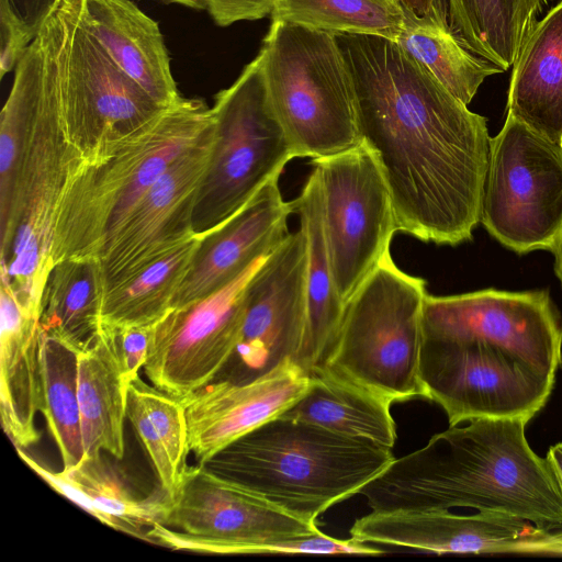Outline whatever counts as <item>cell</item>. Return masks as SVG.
<instances>
[{"instance_id":"cell-18","label":"cell","mask_w":562,"mask_h":562,"mask_svg":"<svg viewBox=\"0 0 562 562\" xmlns=\"http://www.w3.org/2000/svg\"><path fill=\"white\" fill-rule=\"evenodd\" d=\"M310 379L296 363L285 361L252 380L221 379L179 398L196 463L204 464L236 439L281 415L304 394Z\"/></svg>"},{"instance_id":"cell-43","label":"cell","mask_w":562,"mask_h":562,"mask_svg":"<svg viewBox=\"0 0 562 562\" xmlns=\"http://www.w3.org/2000/svg\"><path fill=\"white\" fill-rule=\"evenodd\" d=\"M396 1V0H395Z\"/></svg>"},{"instance_id":"cell-15","label":"cell","mask_w":562,"mask_h":562,"mask_svg":"<svg viewBox=\"0 0 562 562\" xmlns=\"http://www.w3.org/2000/svg\"><path fill=\"white\" fill-rule=\"evenodd\" d=\"M307 244L290 233L252 274L237 349L226 378L245 382L285 361L296 363L307 322Z\"/></svg>"},{"instance_id":"cell-30","label":"cell","mask_w":562,"mask_h":562,"mask_svg":"<svg viewBox=\"0 0 562 562\" xmlns=\"http://www.w3.org/2000/svg\"><path fill=\"white\" fill-rule=\"evenodd\" d=\"M126 417L150 459L160 488L171 496L190 451L181 401L138 376L128 385Z\"/></svg>"},{"instance_id":"cell-21","label":"cell","mask_w":562,"mask_h":562,"mask_svg":"<svg viewBox=\"0 0 562 562\" xmlns=\"http://www.w3.org/2000/svg\"><path fill=\"white\" fill-rule=\"evenodd\" d=\"M20 458L58 494L95 517L102 524L148 542L149 529L160 521L168 495L159 492L138 496L102 452L85 457L77 465L53 471L38 463L23 449Z\"/></svg>"},{"instance_id":"cell-3","label":"cell","mask_w":562,"mask_h":562,"mask_svg":"<svg viewBox=\"0 0 562 562\" xmlns=\"http://www.w3.org/2000/svg\"><path fill=\"white\" fill-rule=\"evenodd\" d=\"M63 13L37 34L15 66L0 121V274L19 301L40 311L52 269L50 239L59 198L85 161L71 142L60 94Z\"/></svg>"},{"instance_id":"cell-7","label":"cell","mask_w":562,"mask_h":562,"mask_svg":"<svg viewBox=\"0 0 562 562\" xmlns=\"http://www.w3.org/2000/svg\"><path fill=\"white\" fill-rule=\"evenodd\" d=\"M259 54L295 157L322 158L361 142L353 79L336 34L272 21Z\"/></svg>"},{"instance_id":"cell-4","label":"cell","mask_w":562,"mask_h":562,"mask_svg":"<svg viewBox=\"0 0 562 562\" xmlns=\"http://www.w3.org/2000/svg\"><path fill=\"white\" fill-rule=\"evenodd\" d=\"M519 418H474L450 426L393 462L359 494L371 512L499 510L538 527L562 528V493L546 458L528 445Z\"/></svg>"},{"instance_id":"cell-31","label":"cell","mask_w":562,"mask_h":562,"mask_svg":"<svg viewBox=\"0 0 562 562\" xmlns=\"http://www.w3.org/2000/svg\"><path fill=\"white\" fill-rule=\"evenodd\" d=\"M395 42L467 105L486 77L504 71L470 52L452 34L450 27L406 16Z\"/></svg>"},{"instance_id":"cell-32","label":"cell","mask_w":562,"mask_h":562,"mask_svg":"<svg viewBox=\"0 0 562 562\" xmlns=\"http://www.w3.org/2000/svg\"><path fill=\"white\" fill-rule=\"evenodd\" d=\"M42 414L64 468L85 458L78 396L79 351L41 331Z\"/></svg>"},{"instance_id":"cell-11","label":"cell","mask_w":562,"mask_h":562,"mask_svg":"<svg viewBox=\"0 0 562 562\" xmlns=\"http://www.w3.org/2000/svg\"><path fill=\"white\" fill-rule=\"evenodd\" d=\"M480 223L517 254L551 251L562 233V143L506 115L491 138Z\"/></svg>"},{"instance_id":"cell-1","label":"cell","mask_w":562,"mask_h":562,"mask_svg":"<svg viewBox=\"0 0 562 562\" xmlns=\"http://www.w3.org/2000/svg\"><path fill=\"white\" fill-rule=\"evenodd\" d=\"M336 37L353 79L361 140L384 173L396 231L437 245L471 240L490 157L486 119L395 41Z\"/></svg>"},{"instance_id":"cell-13","label":"cell","mask_w":562,"mask_h":562,"mask_svg":"<svg viewBox=\"0 0 562 562\" xmlns=\"http://www.w3.org/2000/svg\"><path fill=\"white\" fill-rule=\"evenodd\" d=\"M71 0L60 53V94L71 142L85 160L156 116L165 108L126 75L81 19Z\"/></svg>"},{"instance_id":"cell-28","label":"cell","mask_w":562,"mask_h":562,"mask_svg":"<svg viewBox=\"0 0 562 562\" xmlns=\"http://www.w3.org/2000/svg\"><path fill=\"white\" fill-rule=\"evenodd\" d=\"M201 238L194 236L126 279L105 289L100 329L151 328L173 306Z\"/></svg>"},{"instance_id":"cell-8","label":"cell","mask_w":562,"mask_h":562,"mask_svg":"<svg viewBox=\"0 0 562 562\" xmlns=\"http://www.w3.org/2000/svg\"><path fill=\"white\" fill-rule=\"evenodd\" d=\"M426 295V281L402 271L387 252L346 303L336 338L316 370L391 403L425 398L419 367Z\"/></svg>"},{"instance_id":"cell-33","label":"cell","mask_w":562,"mask_h":562,"mask_svg":"<svg viewBox=\"0 0 562 562\" xmlns=\"http://www.w3.org/2000/svg\"><path fill=\"white\" fill-rule=\"evenodd\" d=\"M271 18L334 34H368L395 41L406 14L395 0H276Z\"/></svg>"},{"instance_id":"cell-2","label":"cell","mask_w":562,"mask_h":562,"mask_svg":"<svg viewBox=\"0 0 562 562\" xmlns=\"http://www.w3.org/2000/svg\"><path fill=\"white\" fill-rule=\"evenodd\" d=\"M419 376L449 426L474 418L529 422L562 364V318L546 290L485 289L423 307Z\"/></svg>"},{"instance_id":"cell-38","label":"cell","mask_w":562,"mask_h":562,"mask_svg":"<svg viewBox=\"0 0 562 562\" xmlns=\"http://www.w3.org/2000/svg\"><path fill=\"white\" fill-rule=\"evenodd\" d=\"M63 0H0L13 15L37 34Z\"/></svg>"},{"instance_id":"cell-5","label":"cell","mask_w":562,"mask_h":562,"mask_svg":"<svg viewBox=\"0 0 562 562\" xmlns=\"http://www.w3.org/2000/svg\"><path fill=\"white\" fill-rule=\"evenodd\" d=\"M213 123L212 110L203 101L180 98L86 159L57 203L52 268L68 259L97 260L147 190Z\"/></svg>"},{"instance_id":"cell-12","label":"cell","mask_w":562,"mask_h":562,"mask_svg":"<svg viewBox=\"0 0 562 562\" xmlns=\"http://www.w3.org/2000/svg\"><path fill=\"white\" fill-rule=\"evenodd\" d=\"M312 165L321 182L334 280L346 305L390 252L397 232L393 202L378 157L362 140L341 153L312 159Z\"/></svg>"},{"instance_id":"cell-37","label":"cell","mask_w":562,"mask_h":562,"mask_svg":"<svg viewBox=\"0 0 562 562\" xmlns=\"http://www.w3.org/2000/svg\"><path fill=\"white\" fill-rule=\"evenodd\" d=\"M276 0H205L215 23L227 26L238 21L259 20L271 14Z\"/></svg>"},{"instance_id":"cell-16","label":"cell","mask_w":562,"mask_h":562,"mask_svg":"<svg viewBox=\"0 0 562 562\" xmlns=\"http://www.w3.org/2000/svg\"><path fill=\"white\" fill-rule=\"evenodd\" d=\"M214 144V123L147 190L97 258L106 288L126 279L195 236L196 196Z\"/></svg>"},{"instance_id":"cell-29","label":"cell","mask_w":562,"mask_h":562,"mask_svg":"<svg viewBox=\"0 0 562 562\" xmlns=\"http://www.w3.org/2000/svg\"><path fill=\"white\" fill-rule=\"evenodd\" d=\"M551 0H445L452 34L473 54L508 70Z\"/></svg>"},{"instance_id":"cell-17","label":"cell","mask_w":562,"mask_h":562,"mask_svg":"<svg viewBox=\"0 0 562 562\" xmlns=\"http://www.w3.org/2000/svg\"><path fill=\"white\" fill-rule=\"evenodd\" d=\"M351 538L437 554L557 552L562 553V528H541L499 510L457 515L450 510L370 514L357 519Z\"/></svg>"},{"instance_id":"cell-25","label":"cell","mask_w":562,"mask_h":562,"mask_svg":"<svg viewBox=\"0 0 562 562\" xmlns=\"http://www.w3.org/2000/svg\"><path fill=\"white\" fill-rule=\"evenodd\" d=\"M310 376L307 390L281 416L393 448L397 437L393 403L324 370Z\"/></svg>"},{"instance_id":"cell-42","label":"cell","mask_w":562,"mask_h":562,"mask_svg":"<svg viewBox=\"0 0 562 562\" xmlns=\"http://www.w3.org/2000/svg\"><path fill=\"white\" fill-rule=\"evenodd\" d=\"M162 1L178 3V4H181V5L191 8V9H196V10L206 8L205 0H162Z\"/></svg>"},{"instance_id":"cell-35","label":"cell","mask_w":562,"mask_h":562,"mask_svg":"<svg viewBox=\"0 0 562 562\" xmlns=\"http://www.w3.org/2000/svg\"><path fill=\"white\" fill-rule=\"evenodd\" d=\"M106 335L119 357L124 376L128 384L138 378L139 369L144 367L147 358L150 328L124 327L115 329H100Z\"/></svg>"},{"instance_id":"cell-9","label":"cell","mask_w":562,"mask_h":562,"mask_svg":"<svg viewBox=\"0 0 562 562\" xmlns=\"http://www.w3.org/2000/svg\"><path fill=\"white\" fill-rule=\"evenodd\" d=\"M211 110L213 150L192 218L199 238L234 216L296 158L270 104L260 54L215 95Z\"/></svg>"},{"instance_id":"cell-27","label":"cell","mask_w":562,"mask_h":562,"mask_svg":"<svg viewBox=\"0 0 562 562\" xmlns=\"http://www.w3.org/2000/svg\"><path fill=\"white\" fill-rule=\"evenodd\" d=\"M104 283L94 259H68L53 266L44 284L40 329L79 352L100 335Z\"/></svg>"},{"instance_id":"cell-23","label":"cell","mask_w":562,"mask_h":562,"mask_svg":"<svg viewBox=\"0 0 562 562\" xmlns=\"http://www.w3.org/2000/svg\"><path fill=\"white\" fill-rule=\"evenodd\" d=\"M513 66L507 116L562 143V1L536 22Z\"/></svg>"},{"instance_id":"cell-22","label":"cell","mask_w":562,"mask_h":562,"mask_svg":"<svg viewBox=\"0 0 562 562\" xmlns=\"http://www.w3.org/2000/svg\"><path fill=\"white\" fill-rule=\"evenodd\" d=\"M81 19L116 65L154 100L181 97L158 23L131 0H82Z\"/></svg>"},{"instance_id":"cell-26","label":"cell","mask_w":562,"mask_h":562,"mask_svg":"<svg viewBox=\"0 0 562 562\" xmlns=\"http://www.w3.org/2000/svg\"><path fill=\"white\" fill-rule=\"evenodd\" d=\"M128 385L111 339L100 331L94 342L79 352L78 396L85 457L108 452L123 458Z\"/></svg>"},{"instance_id":"cell-6","label":"cell","mask_w":562,"mask_h":562,"mask_svg":"<svg viewBox=\"0 0 562 562\" xmlns=\"http://www.w3.org/2000/svg\"><path fill=\"white\" fill-rule=\"evenodd\" d=\"M395 459L392 449L306 422L277 416L204 463L283 510L315 521Z\"/></svg>"},{"instance_id":"cell-40","label":"cell","mask_w":562,"mask_h":562,"mask_svg":"<svg viewBox=\"0 0 562 562\" xmlns=\"http://www.w3.org/2000/svg\"><path fill=\"white\" fill-rule=\"evenodd\" d=\"M546 459L550 464V468L562 493V442L552 446L549 449Z\"/></svg>"},{"instance_id":"cell-41","label":"cell","mask_w":562,"mask_h":562,"mask_svg":"<svg viewBox=\"0 0 562 562\" xmlns=\"http://www.w3.org/2000/svg\"><path fill=\"white\" fill-rule=\"evenodd\" d=\"M551 252L554 256L555 274L562 284V233Z\"/></svg>"},{"instance_id":"cell-19","label":"cell","mask_w":562,"mask_h":562,"mask_svg":"<svg viewBox=\"0 0 562 562\" xmlns=\"http://www.w3.org/2000/svg\"><path fill=\"white\" fill-rule=\"evenodd\" d=\"M293 204L283 200L279 177L271 179L234 216L201 238L173 307L203 299L229 284L290 233Z\"/></svg>"},{"instance_id":"cell-24","label":"cell","mask_w":562,"mask_h":562,"mask_svg":"<svg viewBox=\"0 0 562 562\" xmlns=\"http://www.w3.org/2000/svg\"><path fill=\"white\" fill-rule=\"evenodd\" d=\"M292 204L307 244V322L296 364L311 375L326 358L345 311L334 280L324 231L321 182L315 169Z\"/></svg>"},{"instance_id":"cell-20","label":"cell","mask_w":562,"mask_h":562,"mask_svg":"<svg viewBox=\"0 0 562 562\" xmlns=\"http://www.w3.org/2000/svg\"><path fill=\"white\" fill-rule=\"evenodd\" d=\"M0 415L16 449L40 440L35 419L43 404L40 316L0 285Z\"/></svg>"},{"instance_id":"cell-10","label":"cell","mask_w":562,"mask_h":562,"mask_svg":"<svg viewBox=\"0 0 562 562\" xmlns=\"http://www.w3.org/2000/svg\"><path fill=\"white\" fill-rule=\"evenodd\" d=\"M255 492L210 470L186 465L148 542L212 554H262L272 542L318 531Z\"/></svg>"},{"instance_id":"cell-34","label":"cell","mask_w":562,"mask_h":562,"mask_svg":"<svg viewBox=\"0 0 562 562\" xmlns=\"http://www.w3.org/2000/svg\"><path fill=\"white\" fill-rule=\"evenodd\" d=\"M383 550L353 538L341 540L323 533L321 530L282 539L267 546L263 554H326V555H368L383 554Z\"/></svg>"},{"instance_id":"cell-36","label":"cell","mask_w":562,"mask_h":562,"mask_svg":"<svg viewBox=\"0 0 562 562\" xmlns=\"http://www.w3.org/2000/svg\"><path fill=\"white\" fill-rule=\"evenodd\" d=\"M37 34L20 22L9 8L0 2V76L13 68Z\"/></svg>"},{"instance_id":"cell-39","label":"cell","mask_w":562,"mask_h":562,"mask_svg":"<svg viewBox=\"0 0 562 562\" xmlns=\"http://www.w3.org/2000/svg\"><path fill=\"white\" fill-rule=\"evenodd\" d=\"M407 18L449 27L445 0H396Z\"/></svg>"},{"instance_id":"cell-14","label":"cell","mask_w":562,"mask_h":562,"mask_svg":"<svg viewBox=\"0 0 562 562\" xmlns=\"http://www.w3.org/2000/svg\"><path fill=\"white\" fill-rule=\"evenodd\" d=\"M268 254L223 289L171 308L150 328L143 368L154 386L183 398L225 369L241 337L249 281Z\"/></svg>"}]
</instances>
